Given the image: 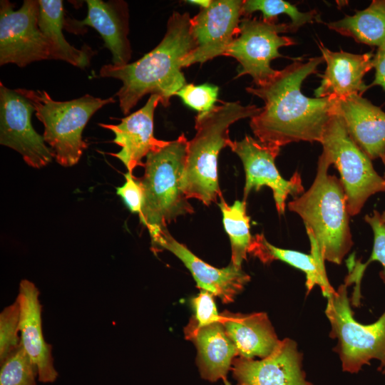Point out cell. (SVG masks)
I'll use <instances>...</instances> for the list:
<instances>
[{"label":"cell","mask_w":385,"mask_h":385,"mask_svg":"<svg viewBox=\"0 0 385 385\" xmlns=\"http://www.w3.org/2000/svg\"><path fill=\"white\" fill-rule=\"evenodd\" d=\"M212 0H190L187 1V2H190L192 4H197L199 5L201 9H206L210 6L211 4Z\"/></svg>","instance_id":"cell-35"},{"label":"cell","mask_w":385,"mask_h":385,"mask_svg":"<svg viewBox=\"0 0 385 385\" xmlns=\"http://www.w3.org/2000/svg\"><path fill=\"white\" fill-rule=\"evenodd\" d=\"M231 371L238 385H312L305 379L297 344L289 339L260 360L235 357Z\"/></svg>","instance_id":"cell-15"},{"label":"cell","mask_w":385,"mask_h":385,"mask_svg":"<svg viewBox=\"0 0 385 385\" xmlns=\"http://www.w3.org/2000/svg\"><path fill=\"white\" fill-rule=\"evenodd\" d=\"M188 13L174 11L167 24L166 33L152 51L138 61L125 66H103L101 77L119 79L123 85L115 93L123 114L127 115L146 94L158 95L167 107L170 98L186 85L181 71L183 58L195 47L190 31Z\"/></svg>","instance_id":"cell-2"},{"label":"cell","mask_w":385,"mask_h":385,"mask_svg":"<svg viewBox=\"0 0 385 385\" xmlns=\"http://www.w3.org/2000/svg\"><path fill=\"white\" fill-rule=\"evenodd\" d=\"M36 368L21 344L1 362L0 385H36Z\"/></svg>","instance_id":"cell-28"},{"label":"cell","mask_w":385,"mask_h":385,"mask_svg":"<svg viewBox=\"0 0 385 385\" xmlns=\"http://www.w3.org/2000/svg\"><path fill=\"white\" fill-rule=\"evenodd\" d=\"M19 320L20 307L16 299L0 314V363L21 344Z\"/></svg>","instance_id":"cell-29"},{"label":"cell","mask_w":385,"mask_h":385,"mask_svg":"<svg viewBox=\"0 0 385 385\" xmlns=\"http://www.w3.org/2000/svg\"><path fill=\"white\" fill-rule=\"evenodd\" d=\"M286 32H292L289 23L278 24L250 16L242 19L240 33L224 54L239 62L236 78L250 75L255 86L270 81L277 72L271 68L270 62L284 57L279 49L296 43L293 38L279 35Z\"/></svg>","instance_id":"cell-9"},{"label":"cell","mask_w":385,"mask_h":385,"mask_svg":"<svg viewBox=\"0 0 385 385\" xmlns=\"http://www.w3.org/2000/svg\"><path fill=\"white\" fill-rule=\"evenodd\" d=\"M323 61L322 56L306 62L296 60L277 71L265 84L246 88L265 103L262 111L250 123L257 140L280 148L299 141L321 142L333 115V99L307 97L301 88L309 76L317 73Z\"/></svg>","instance_id":"cell-1"},{"label":"cell","mask_w":385,"mask_h":385,"mask_svg":"<svg viewBox=\"0 0 385 385\" xmlns=\"http://www.w3.org/2000/svg\"><path fill=\"white\" fill-rule=\"evenodd\" d=\"M329 166L321 154L312 185L290 201L288 208L303 220L307 233L314 238L321 257L341 264L353 245L350 215L343 185L335 175L328 174Z\"/></svg>","instance_id":"cell-4"},{"label":"cell","mask_w":385,"mask_h":385,"mask_svg":"<svg viewBox=\"0 0 385 385\" xmlns=\"http://www.w3.org/2000/svg\"><path fill=\"white\" fill-rule=\"evenodd\" d=\"M185 333L197 348V366L201 377L211 382L226 379L237 353L222 322L202 327L190 322Z\"/></svg>","instance_id":"cell-21"},{"label":"cell","mask_w":385,"mask_h":385,"mask_svg":"<svg viewBox=\"0 0 385 385\" xmlns=\"http://www.w3.org/2000/svg\"><path fill=\"white\" fill-rule=\"evenodd\" d=\"M213 297L211 293L202 290L192 299L195 317L191 322L197 327L221 322V315L217 312Z\"/></svg>","instance_id":"cell-31"},{"label":"cell","mask_w":385,"mask_h":385,"mask_svg":"<svg viewBox=\"0 0 385 385\" xmlns=\"http://www.w3.org/2000/svg\"><path fill=\"white\" fill-rule=\"evenodd\" d=\"M383 161V163L384 165V167H385V158L382 160ZM384 179H385V171H384V177H383Z\"/></svg>","instance_id":"cell-38"},{"label":"cell","mask_w":385,"mask_h":385,"mask_svg":"<svg viewBox=\"0 0 385 385\" xmlns=\"http://www.w3.org/2000/svg\"><path fill=\"white\" fill-rule=\"evenodd\" d=\"M381 217L384 222H385V210L381 214Z\"/></svg>","instance_id":"cell-37"},{"label":"cell","mask_w":385,"mask_h":385,"mask_svg":"<svg viewBox=\"0 0 385 385\" xmlns=\"http://www.w3.org/2000/svg\"><path fill=\"white\" fill-rule=\"evenodd\" d=\"M151 245L153 251L167 250L175 255L190 270L197 286L219 297L223 303L232 302L250 279L242 267L231 262L223 268L206 263L177 241L167 228L151 237Z\"/></svg>","instance_id":"cell-14"},{"label":"cell","mask_w":385,"mask_h":385,"mask_svg":"<svg viewBox=\"0 0 385 385\" xmlns=\"http://www.w3.org/2000/svg\"><path fill=\"white\" fill-rule=\"evenodd\" d=\"M88 13L81 21L64 19L69 31H76L85 26L96 29L101 36L104 46L111 54L113 65L125 66L131 57V48L128 38L129 32L128 9L124 1L87 0Z\"/></svg>","instance_id":"cell-17"},{"label":"cell","mask_w":385,"mask_h":385,"mask_svg":"<svg viewBox=\"0 0 385 385\" xmlns=\"http://www.w3.org/2000/svg\"><path fill=\"white\" fill-rule=\"evenodd\" d=\"M255 105L222 102L210 111L195 117L194 138L188 140L183 178L187 198H195L210 205L221 197L217 178L218 155L230 140L229 128L235 122L253 118L262 111Z\"/></svg>","instance_id":"cell-3"},{"label":"cell","mask_w":385,"mask_h":385,"mask_svg":"<svg viewBox=\"0 0 385 385\" xmlns=\"http://www.w3.org/2000/svg\"><path fill=\"white\" fill-rule=\"evenodd\" d=\"M38 26L53 47L52 59L66 61L84 68L89 66L92 52L89 48L78 49L71 45L62 33L63 10L61 0H38Z\"/></svg>","instance_id":"cell-24"},{"label":"cell","mask_w":385,"mask_h":385,"mask_svg":"<svg viewBox=\"0 0 385 385\" xmlns=\"http://www.w3.org/2000/svg\"><path fill=\"white\" fill-rule=\"evenodd\" d=\"M34 112V107L24 96L0 83V143L20 153L30 167L40 169L54 155L32 125Z\"/></svg>","instance_id":"cell-12"},{"label":"cell","mask_w":385,"mask_h":385,"mask_svg":"<svg viewBox=\"0 0 385 385\" xmlns=\"http://www.w3.org/2000/svg\"><path fill=\"white\" fill-rule=\"evenodd\" d=\"M125 183L116 188V194L121 197L125 205L133 213L139 215L143 203V191L138 178L131 173L125 175Z\"/></svg>","instance_id":"cell-33"},{"label":"cell","mask_w":385,"mask_h":385,"mask_svg":"<svg viewBox=\"0 0 385 385\" xmlns=\"http://www.w3.org/2000/svg\"><path fill=\"white\" fill-rule=\"evenodd\" d=\"M260 11L262 19L267 21H277V16L286 14L291 19L289 23L292 32H296L299 28L306 24L318 21V13L315 10L307 12L300 11L294 4L283 0H244L242 13L245 16Z\"/></svg>","instance_id":"cell-27"},{"label":"cell","mask_w":385,"mask_h":385,"mask_svg":"<svg viewBox=\"0 0 385 385\" xmlns=\"http://www.w3.org/2000/svg\"><path fill=\"white\" fill-rule=\"evenodd\" d=\"M372 66L375 68V78L368 88L380 86L385 92V43L378 47L372 58Z\"/></svg>","instance_id":"cell-34"},{"label":"cell","mask_w":385,"mask_h":385,"mask_svg":"<svg viewBox=\"0 0 385 385\" xmlns=\"http://www.w3.org/2000/svg\"><path fill=\"white\" fill-rule=\"evenodd\" d=\"M219 88L216 86L205 83L195 86L185 85L175 95L179 96L187 106L198 111V113L210 111L217 98Z\"/></svg>","instance_id":"cell-30"},{"label":"cell","mask_w":385,"mask_h":385,"mask_svg":"<svg viewBox=\"0 0 385 385\" xmlns=\"http://www.w3.org/2000/svg\"><path fill=\"white\" fill-rule=\"evenodd\" d=\"M341 284L328 299L325 309L331 324V337L338 339L337 351L342 369L356 373L363 365L376 359L379 370L385 373V312L371 324L357 322L351 309L346 290Z\"/></svg>","instance_id":"cell-8"},{"label":"cell","mask_w":385,"mask_h":385,"mask_svg":"<svg viewBox=\"0 0 385 385\" xmlns=\"http://www.w3.org/2000/svg\"><path fill=\"white\" fill-rule=\"evenodd\" d=\"M223 382H224V385H232V384L227 379V378L223 379Z\"/></svg>","instance_id":"cell-36"},{"label":"cell","mask_w":385,"mask_h":385,"mask_svg":"<svg viewBox=\"0 0 385 385\" xmlns=\"http://www.w3.org/2000/svg\"><path fill=\"white\" fill-rule=\"evenodd\" d=\"M242 5V0H212L209 7L191 18L195 47L183 58V67L224 56L240 33Z\"/></svg>","instance_id":"cell-13"},{"label":"cell","mask_w":385,"mask_h":385,"mask_svg":"<svg viewBox=\"0 0 385 385\" xmlns=\"http://www.w3.org/2000/svg\"><path fill=\"white\" fill-rule=\"evenodd\" d=\"M220 315L225 331L240 357L265 358L280 342L265 313L242 314L225 312Z\"/></svg>","instance_id":"cell-22"},{"label":"cell","mask_w":385,"mask_h":385,"mask_svg":"<svg viewBox=\"0 0 385 385\" xmlns=\"http://www.w3.org/2000/svg\"><path fill=\"white\" fill-rule=\"evenodd\" d=\"M364 220L370 225L374 233V246L371 257L367 265L372 261H378L383 266L380 277L385 283V222L381 217V214L374 210L371 215H366Z\"/></svg>","instance_id":"cell-32"},{"label":"cell","mask_w":385,"mask_h":385,"mask_svg":"<svg viewBox=\"0 0 385 385\" xmlns=\"http://www.w3.org/2000/svg\"><path fill=\"white\" fill-rule=\"evenodd\" d=\"M332 99V113L342 118L354 142L371 160H383L385 112L359 95Z\"/></svg>","instance_id":"cell-18"},{"label":"cell","mask_w":385,"mask_h":385,"mask_svg":"<svg viewBox=\"0 0 385 385\" xmlns=\"http://www.w3.org/2000/svg\"><path fill=\"white\" fill-rule=\"evenodd\" d=\"M227 147L239 156L244 166L243 201L246 202L252 190L258 191L264 186L269 187L272 190L278 213L283 215L288 195L294 198L304 192L297 172L289 180H285L276 168L274 160L279 154L280 147L262 143L248 135L240 141L230 140Z\"/></svg>","instance_id":"cell-11"},{"label":"cell","mask_w":385,"mask_h":385,"mask_svg":"<svg viewBox=\"0 0 385 385\" xmlns=\"http://www.w3.org/2000/svg\"><path fill=\"white\" fill-rule=\"evenodd\" d=\"M38 297L39 291L32 282L21 281L16 297L20 307L19 332L21 345L36 368L38 381L52 383L58 373L53 366L51 346L43 335Z\"/></svg>","instance_id":"cell-19"},{"label":"cell","mask_w":385,"mask_h":385,"mask_svg":"<svg viewBox=\"0 0 385 385\" xmlns=\"http://www.w3.org/2000/svg\"><path fill=\"white\" fill-rule=\"evenodd\" d=\"M220 199L219 207L222 214L223 225L231 244V263L242 267L252 240L246 202L235 200L229 205L222 197Z\"/></svg>","instance_id":"cell-26"},{"label":"cell","mask_w":385,"mask_h":385,"mask_svg":"<svg viewBox=\"0 0 385 385\" xmlns=\"http://www.w3.org/2000/svg\"><path fill=\"white\" fill-rule=\"evenodd\" d=\"M188 143L182 133L146 157L144 175L138 178L143 191L139 218L150 237L178 217L194 212L183 189Z\"/></svg>","instance_id":"cell-5"},{"label":"cell","mask_w":385,"mask_h":385,"mask_svg":"<svg viewBox=\"0 0 385 385\" xmlns=\"http://www.w3.org/2000/svg\"><path fill=\"white\" fill-rule=\"evenodd\" d=\"M13 8L9 1H0V65L51 60L52 45L38 26L39 1L24 0L18 10Z\"/></svg>","instance_id":"cell-10"},{"label":"cell","mask_w":385,"mask_h":385,"mask_svg":"<svg viewBox=\"0 0 385 385\" xmlns=\"http://www.w3.org/2000/svg\"><path fill=\"white\" fill-rule=\"evenodd\" d=\"M326 25L357 43L379 47L385 43V0H373L366 9Z\"/></svg>","instance_id":"cell-25"},{"label":"cell","mask_w":385,"mask_h":385,"mask_svg":"<svg viewBox=\"0 0 385 385\" xmlns=\"http://www.w3.org/2000/svg\"><path fill=\"white\" fill-rule=\"evenodd\" d=\"M14 90L34 107L36 117L44 126V140L50 145L56 162L63 167L78 163L87 148L82 134L91 116L103 106L115 101L113 97L102 99L89 94L58 101L43 90Z\"/></svg>","instance_id":"cell-6"},{"label":"cell","mask_w":385,"mask_h":385,"mask_svg":"<svg viewBox=\"0 0 385 385\" xmlns=\"http://www.w3.org/2000/svg\"><path fill=\"white\" fill-rule=\"evenodd\" d=\"M320 143L322 154L340 174L349 215L359 213L370 196L385 192V179L376 172L371 159L351 138L339 115H332Z\"/></svg>","instance_id":"cell-7"},{"label":"cell","mask_w":385,"mask_h":385,"mask_svg":"<svg viewBox=\"0 0 385 385\" xmlns=\"http://www.w3.org/2000/svg\"><path fill=\"white\" fill-rule=\"evenodd\" d=\"M159 103H161L159 96L150 95L143 107L122 118L119 124H98L114 133L113 143L120 146L121 150L111 155L119 159L129 173H132L139 165L144 166L142 162L144 157L169 142L154 136V112Z\"/></svg>","instance_id":"cell-16"},{"label":"cell","mask_w":385,"mask_h":385,"mask_svg":"<svg viewBox=\"0 0 385 385\" xmlns=\"http://www.w3.org/2000/svg\"><path fill=\"white\" fill-rule=\"evenodd\" d=\"M249 252L267 264L273 260H280L302 270L306 274V286L309 292L315 285L321 287L322 294L329 298L335 290L329 284L324 267V262L312 254L307 255L298 251L282 249L270 244L263 234L252 237Z\"/></svg>","instance_id":"cell-23"},{"label":"cell","mask_w":385,"mask_h":385,"mask_svg":"<svg viewBox=\"0 0 385 385\" xmlns=\"http://www.w3.org/2000/svg\"><path fill=\"white\" fill-rule=\"evenodd\" d=\"M326 70L321 84L314 91L316 98H342L362 94L368 89L364 77L372 68V52L356 54L344 51H332L321 41L317 43Z\"/></svg>","instance_id":"cell-20"}]
</instances>
